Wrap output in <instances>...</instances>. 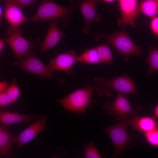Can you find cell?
I'll use <instances>...</instances> for the list:
<instances>
[{"mask_svg": "<svg viewBox=\"0 0 158 158\" xmlns=\"http://www.w3.org/2000/svg\"><path fill=\"white\" fill-rule=\"evenodd\" d=\"M11 65L18 66L25 72L36 74L41 79L45 78L49 79L54 78L57 80L60 84L64 83L63 79L58 78L52 73L49 72L47 66L37 58L34 53L28 55L21 59L12 63Z\"/></svg>", "mask_w": 158, "mask_h": 158, "instance_id": "obj_8", "label": "cell"}, {"mask_svg": "<svg viewBox=\"0 0 158 158\" xmlns=\"http://www.w3.org/2000/svg\"><path fill=\"white\" fill-rule=\"evenodd\" d=\"M145 62L149 65L148 71L146 75L150 76L158 71V47H152L148 52V56Z\"/></svg>", "mask_w": 158, "mask_h": 158, "instance_id": "obj_20", "label": "cell"}, {"mask_svg": "<svg viewBox=\"0 0 158 158\" xmlns=\"http://www.w3.org/2000/svg\"><path fill=\"white\" fill-rule=\"evenodd\" d=\"M9 83H8L6 82H0V92H2L5 91L9 85Z\"/></svg>", "mask_w": 158, "mask_h": 158, "instance_id": "obj_28", "label": "cell"}, {"mask_svg": "<svg viewBox=\"0 0 158 158\" xmlns=\"http://www.w3.org/2000/svg\"><path fill=\"white\" fill-rule=\"evenodd\" d=\"M78 56L74 50L57 55L50 59L47 66V70L51 73L54 71H62L65 72L67 74H72L73 72L72 68L78 62Z\"/></svg>", "mask_w": 158, "mask_h": 158, "instance_id": "obj_9", "label": "cell"}, {"mask_svg": "<svg viewBox=\"0 0 158 158\" xmlns=\"http://www.w3.org/2000/svg\"><path fill=\"white\" fill-rule=\"evenodd\" d=\"M152 117L156 120L158 119V104L154 108V114Z\"/></svg>", "mask_w": 158, "mask_h": 158, "instance_id": "obj_30", "label": "cell"}, {"mask_svg": "<svg viewBox=\"0 0 158 158\" xmlns=\"http://www.w3.org/2000/svg\"><path fill=\"white\" fill-rule=\"evenodd\" d=\"M95 90L93 84H88L84 87L77 89L56 102L60 103L65 111L84 115L87 108L92 105Z\"/></svg>", "mask_w": 158, "mask_h": 158, "instance_id": "obj_2", "label": "cell"}, {"mask_svg": "<svg viewBox=\"0 0 158 158\" xmlns=\"http://www.w3.org/2000/svg\"><path fill=\"white\" fill-rule=\"evenodd\" d=\"M73 10L71 7L63 6L52 0H42L35 14L29 19L34 21L59 19L65 22L70 17Z\"/></svg>", "mask_w": 158, "mask_h": 158, "instance_id": "obj_6", "label": "cell"}, {"mask_svg": "<svg viewBox=\"0 0 158 158\" xmlns=\"http://www.w3.org/2000/svg\"><path fill=\"white\" fill-rule=\"evenodd\" d=\"M94 85L98 95L100 97H110L113 95L109 90H113L117 92L137 95V91L135 83L127 73L112 79L104 77H95Z\"/></svg>", "mask_w": 158, "mask_h": 158, "instance_id": "obj_1", "label": "cell"}, {"mask_svg": "<svg viewBox=\"0 0 158 158\" xmlns=\"http://www.w3.org/2000/svg\"><path fill=\"white\" fill-rule=\"evenodd\" d=\"M131 128L144 134L158 128V123L152 116H138L133 118L127 122Z\"/></svg>", "mask_w": 158, "mask_h": 158, "instance_id": "obj_15", "label": "cell"}, {"mask_svg": "<svg viewBox=\"0 0 158 158\" xmlns=\"http://www.w3.org/2000/svg\"><path fill=\"white\" fill-rule=\"evenodd\" d=\"M121 17L118 21V25L123 29L127 25L135 27V20L139 16L138 0H118Z\"/></svg>", "mask_w": 158, "mask_h": 158, "instance_id": "obj_10", "label": "cell"}, {"mask_svg": "<svg viewBox=\"0 0 158 158\" xmlns=\"http://www.w3.org/2000/svg\"><path fill=\"white\" fill-rule=\"evenodd\" d=\"M5 91L11 98L12 103L17 101L20 94L21 92L17 85V80L16 79L13 78V79L12 83Z\"/></svg>", "mask_w": 158, "mask_h": 158, "instance_id": "obj_22", "label": "cell"}, {"mask_svg": "<svg viewBox=\"0 0 158 158\" xmlns=\"http://www.w3.org/2000/svg\"><path fill=\"white\" fill-rule=\"evenodd\" d=\"M84 158H101L102 155L99 153L93 142L86 144L84 145Z\"/></svg>", "mask_w": 158, "mask_h": 158, "instance_id": "obj_23", "label": "cell"}, {"mask_svg": "<svg viewBox=\"0 0 158 158\" xmlns=\"http://www.w3.org/2000/svg\"><path fill=\"white\" fill-rule=\"evenodd\" d=\"M102 108L108 114L120 122H128L138 116L142 110L140 106L133 109L128 99L126 93L120 92H117L112 101H105Z\"/></svg>", "mask_w": 158, "mask_h": 158, "instance_id": "obj_5", "label": "cell"}, {"mask_svg": "<svg viewBox=\"0 0 158 158\" xmlns=\"http://www.w3.org/2000/svg\"><path fill=\"white\" fill-rule=\"evenodd\" d=\"M97 0H79V9L83 16L84 23L83 32L85 34H89L90 28L94 23H99L102 15L98 12Z\"/></svg>", "mask_w": 158, "mask_h": 158, "instance_id": "obj_11", "label": "cell"}, {"mask_svg": "<svg viewBox=\"0 0 158 158\" xmlns=\"http://www.w3.org/2000/svg\"><path fill=\"white\" fill-rule=\"evenodd\" d=\"M145 139L150 145L158 147V128L144 134Z\"/></svg>", "mask_w": 158, "mask_h": 158, "instance_id": "obj_24", "label": "cell"}, {"mask_svg": "<svg viewBox=\"0 0 158 158\" xmlns=\"http://www.w3.org/2000/svg\"><path fill=\"white\" fill-rule=\"evenodd\" d=\"M5 41L4 39L0 38V53L1 54L5 48Z\"/></svg>", "mask_w": 158, "mask_h": 158, "instance_id": "obj_29", "label": "cell"}, {"mask_svg": "<svg viewBox=\"0 0 158 158\" xmlns=\"http://www.w3.org/2000/svg\"><path fill=\"white\" fill-rule=\"evenodd\" d=\"M60 22L59 19L50 21L49 25L45 38L42 44L40 49L43 52L53 48L60 40L64 38L65 35L58 26Z\"/></svg>", "mask_w": 158, "mask_h": 158, "instance_id": "obj_14", "label": "cell"}, {"mask_svg": "<svg viewBox=\"0 0 158 158\" xmlns=\"http://www.w3.org/2000/svg\"><path fill=\"white\" fill-rule=\"evenodd\" d=\"M109 43L107 42L95 47L101 63L110 64L113 63L112 54Z\"/></svg>", "mask_w": 158, "mask_h": 158, "instance_id": "obj_21", "label": "cell"}, {"mask_svg": "<svg viewBox=\"0 0 158 158\" xmlns=\"http://www.w3.org/2000/svg\"><path fill=\"white\" fill-rule=\"evenodd\" d=\"M127 121H121L102 128L109 136L115 150L113 158H118L125 150L135 146L138 137L134 133L129 134L127 130Z\"/></svg>", "mask_w": 158, "mask_h": 158, "instance_id": "obj_3", "label": "cell"}, {"mask_svg": "<svg viewBox=\"0 0 158 158\" xmlns=\"http://www.w3.org/2000/svg\"><path fill=\"white\" fill-rule=\"evenodd\" d=\"M139 9L151 19L158 14V0H142L139 4Z\"/></svg>", "mask_w": 158, "mask_h": 158, "instance_id": "obj_18", "label": "cell"}, {"mask_svg": "<svg viewBox=\"0 0 158 158\" xmlns=\"http://www.w3.org/2000/svg\"><path fill=\"white\" fill-rule=\"evenodd\" d=\"M48 118L43 115L36 121L14 137V143L20 148L31 141L47 127Z\"/></svg>", "mask_w": 158, "mask_h": 158, "instance_id": "obj_12", "label": "cell"}, {"mask_svg": "<svg viewBox=\"0 0 158 158\" xmlns=\"http://www.w3.org/2000/svg\"><path fill=\"white\" fill-rule=\"evenodd\" d=\"M101 39H106L112 45L119 54L123 56L125 61L129 60L130 56H140L142 54L141 48L133 42L126 32L117 31L110 34L100 32L95 34L96 41H99Z\"/></svg>", "mask_w": 158, "mask_h": 158, "instance_id": "obj_4", "label": "cell"}, {"mask_svg": "<svg viewBox=\"0 0 158 158\" xmlns=\"http://www.w3.org/2000/svg\"><path fill=\"white\" fill-rule=\"evenodd\" d=\"M117 0H97V2L101 3H111Z\"/></svg>", "mask_w": 158, "mask_h": 158, "instance_id": "obj_31", "label": "cell"}, {"mask_svg": "<svg viewBox=\"0 0 158 158\" xmlns=\"http://www.w3.org/2000/svg\"><path fill=\"white\" fill-rule=\"evenodd\" d=\"M23 9L29 6L34 5L38 0H15Z\"/></svg>", "mask_w": 158, "mask_h": 158, "instance_id": "obj_27", "label": "cell"}, {"mask_svg": "<svg viewBox=\"0 0 158 158\" xmlns=\"http://www.w3.org/2000/svg\"><path fill=\"white\" fill-rule=\"evenodd\" d=\"M41 116L40 115L28 116L16 112H10L1 109L0 124L7 126L19 123L29 122L34 120H37Z\"/></svg>", "mask_w": 158, "mask_h": 158, "instance_id": "obj_16", "label": "cell"}, {"mask_svg": "<svg viewBox=\"0 0 158 158\" xmlns=\"http://www.w3.org/2000/svg\"><path fill=\"white\" fill-rule=\"evenodd\" d=\"M7 126H0V158L4 156L9 157H15L12 152L14 143V137L8 129Z\"/></svg>", "mask_w": 158, "mask_h": 158, "instance_id": "obj_17", "label": "cell"}, {"mask_svg": "<svg viewBox=\"0 0 158 158\" xmlns=\"http://www.w3.org/2000/svg\"><path fill=\"white\" fill-rule=\"evenodd\" d=\"M4 2V16L9 25L19 27L29 20L24 14L23 8L15 0H5Z\"/></svg>", "mask_w": 158, "mask_h": 158, "instance_id": "obj_13", "label": "cell"}, {"mask_svg": "<svg viewBox=\"0 0 158 158\" xmlns=\"http://www.w3.org/2000/svg\"><path fill=\"white\" fill-rule=\"evenodd\" d=\"M7 30V36L4 39L12 50L15 59L20 60L34 53L32 43L22 35L23 31L20 27L9 25Z\"/></svg>", "mask_w": 158, "mask_h": 158, "instance_id": "obj_7", "label": "cell"}, {"mask_svg": "<svg viewBox=\"0 0 158 158\" xmlns=\"http://www.w3.org/2000/svg\"><path fill=\"white\" fill-rule=\"evenodd\" d=\"M150 28L152 32L158 36V16L151 18L150 22Z\"/></svg>", "mask_w": 158, "mask_h": 158, "instance_id": "obj_26", "label": "cell"}, {"mask_svg": "<svg viewBox=\"0 0 158 158\" xmlns=\"http://www.w3.org/2000/svg\"><path fill=\"white\" fill-rule=\"evenodd\" d=\"M3 11L2 7L0 6V22H1L3 17Z\"/></svg>", "mask_w": 158, "mask_h": 158, "instance_id": "obj_32", "label": "cell"}, {"mask_svg": "<svg viewBox=\"0 0 158 158\" xmlns=\"http://www.w3.org/2000/svg\"><path fill=\"white\" fill-rule=\"evenodd\" d=\"M5 0H0L1 2H2L3 1H4Z\"/></svg>", "mask_w": 158, "mask_h": 158, "instance_id": "obj_33", "label": "cell"}, {"mask_svg": "<svg viewBox=\"0 0 158 158\" xmlns=\"http://www.w3.org/2000/svg\"><path fill=\"white\" fill-rule=\"evenodd\" d=\"M77 61L78 62L89 64L101 63L96 47L89 49L78 56Z\"/></svg>", "mask_w": 158, "mask_h": 158, "instance_id": "obj_19", "label": "cell"}, {"mask_svg": "<svg viewBox=\"0 0 158 158\" xmlns=\"http://www.w3.org/2000/svg\"><path fill=\"white\" fill-rule=\"evenodd\" d=\"M12 100L10 97L5 91L0 93V107L1 109H3L11 104Z\"/></svg>", "mask_w": 158, "mask_h": 158, "instance_id": "obj_25", "label": "cell"}]
</instances>
